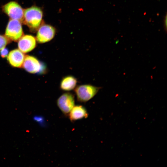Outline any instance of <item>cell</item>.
<instances>
[{
	"instance_id": "9",
	"label": "cell",
	"mask_w": 167,
	"mask_h": 167,
	"mask_svg": "<svg viewBox=\"0 0 167 167\" xmlns=\"http://www.w3.org/2000/svg\"><path fill=\"white\" fill-rule=\"evenodd\" d=\"M7 56L10 64L15 67H20L22 66L25 57L23 53L17 49L10 51Z\"/></svg>"
},
{
	"instance_id": "1",
	"label": "cell",
	"mask_w": 167,
	"mask_h": 167,
	"mask_svg": "<svg viewBox=\"0 0 167 167\" xmlns=\"http://www.w3.org/2000/svg\"><path fill=\"white\" fill-rule=\"evenodd\" d=\"M41 9L36 6H32L24 10L22 22L32 31L38 30L41 25L43 17Z\"/></svg>"
},
{
	"instance_id": "4",
	"label": "cell",
	"mask_w": 167,
	"mask_h": 167,
	"mask_svg": "<svg viewBox=\"0 0 167 167\" xmlns=\"http://www.w3.org/2000/svg\"><path fill=\"white\" fill-rule=\"evenodd\" d=\"M2 9L3 12L11 19L22 22L24 10L17 2L14 1L9 2L4 5Z\"/></svg>"
},
{
	"instance_id": "5",
	"label": "cell",
	"mask_w": 167,
	"mask_h": 167,
	"mask_svg": "<svg viewBox=\"0 0 167 167\" xmlns=\"http://www.w3.org/2000/svg\"><path fill=\"white\" fill-rule=\"evenodd\" d=\"M57 103L58 107L63 113L68 114L74 106V96L70 92L64 93L58 98Z\"/></svg>"
},
{
	"instance_id": "3",
	"label": "cell",
	"mask_w": 167,
	"mask_h": 167,
	"mask_svg": "<svg viewBox=\"0 0 167 167\" xmlns=\"http://www.w3.org/2000/svg\"><path fill=\"white\" fill-rule=\"evenodd\" d=\"M23 32L21 22L11 19L7 25L5 36L9 40L17 41L23 36Z\"/></svg>"
},
{
	"instance_id": "11",
	"label": "cell",
	"mask_w": 167,
	"mask_h": 167,
	"mask_svg": "<svg viewBox=\"0 0 167 167\" xmlns=\"http://www.w3.org/2000/svg\"><path fill=\"white\" fill-rule=\"evenodd\" d=\"M77 83L76 78L72 75H67L62 79L60 85L61 89L63 91H69L74 89Z\"/></svg>"
},
{
	"instance_id": "10",
	"label": "cell",
	"mask_w": 167,
	"mask_h": 167,
	"mask_svg": "<svg viewBox=\"0 0 167 167\" xmlns=\"http://www.w3.org/2000/svg\"><path fill=\"white\" fill-rule=\"evenodd\" d=\"M70 112L69 118L71 121L86 118L88 116L86 109L84 106L80 105L74 106Z\"/></svg>"
},
{
	"instance_id": "13",
	"label": "cell",
	"mask_w": 167,
	"mask_h": 167,
	"mask_svg": "<svg viewBox=\"0 0 167 167\" xmlns=\"http://www.w3.org/2000/svg\"><path fill=\"white\" fill-rule=\"evenodd\" d=\"M9 53V51L7 48H4L0 50V55L2 58H5L7 57Z\"/></svg>"
},
{
	"instance_id": "8",
	"label": "cell",
	"mask_w": 167,
	"mask_h": 167,
	"mask_svg": "<svg viewBox=\"0 0 167 167\" xmlns=\"http://www.w3.org/2000/svg\"><path fill=\"white\" fill-rule=\"evenodd\" d=\"M35 38L31 35L23 36L19 40L18 47L23 53H26L32 50L36 47Z\"/></svg>"
},
{
	"instance_id": "6",
	"label": "cell",
	"mask_w": 167,
	"mask_h": 167,
	"mask_svg": "<svg viewBox=\"0 0 167 167\" xmlns=\"http://www.w3.org/2000/svg\"><path fill=\"white\" fill-rule=\"evenodd\" d=\"M56 31L52 26L48 24L40 26L36 36L37 41L40 43L47 42L52 40L55 36Z\"/></svg>"
},
{
	"instance_id": "2",
	"label": "cell",
	"mask_w": 167,
	"mask_h": 167,
	"mask_svg": "<svg viewBox=\"0 0 167 167\" xmlns=\"http://www.w3.org/2000/svg\"><path fill=\"white\" fill-rule=\"evenodd\" d=\"M100 89V87L85 84L77 86L75 88V92L79 101L86 102L92 98Z\"/></svg>"
},
{
	"instance_id": "12",
	"label": "cell",
	"mask_w": 167,
	"mask_h": 167,
	"mask_svg": "<svg viewBox=\"0 0 167 167\" xmlns=\"http://www.w3.org/2000/svg\"><path fill=\"white\" fill-rule=\"evenodd\" d=\"M9 41L5 36L0 35V50L6 47Z\"/></svg>"
},
{
	"instance_id": "7",
	"label": "cell",
	"mask_w": 167,
	"mask_h": 167,
	"mask_svg": "<svg viewBox=\"0 0 167 167\" xmlns=\"http://www.w3.org/2000/svg\"><path fill=\"white\" fill-rule=\"evenodd\" d=\"M22 66L25 70L31 73L41 72V69L44 68L37 58L30 55L25 57Z\"/></svg>"
}]
</instances>
